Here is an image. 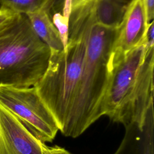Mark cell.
<instances>
[{
    "label": "cell",
    "mask_w": 154,
    "mask_h": 154,
    "mask_svg": "<svg viewBox=\"0 0 154 154\" xmlns=\"http://www.w3.org/2000/svg\"><path fill=\"white\" fill-rule=\"evenodd\" d=\"M153 21L149 23V28L147 32V41L148 43L150 45H153L154 40H153V32H154V25Z\"/></svg>",
    "instance_id": "obj_15"
},
{
    "label": "cell",
    "mask_w": 154,
    "mask_h": 154,
    "mask_svg": "<svg viewBox=\"0 0 154 154\" xmlns=\"http://www.w3.org/2000/svg\"><path fill=\"white\" fill-rule=\"evenodd\" d=\"M0 105L8 109L40 141L51 143L59 127L34 87L0 85Z\"/></svg>",
    "instance_id": "obj_4"
},
{
    "label": "cell",
    "mask_w": 154,
    "mask_h": 154,
    "mask_svg": "<svg viewBox=\"0 0 154 154\" xmlns=\"http://www.w3.org/2000/svg\"><path fill=\"white\" fill-rule=\"evenodd\" d=\"M146 8L147 19L149 24L153 21L154 17V0H143Z\"/></svg>",
    "instance_id": "obj_13"
},
{
    "label": "cell",
    "mask_w": 154,
    "mask_h": 154,
    "mask_svg": "<svg viewBox=\"0 0 154 154\" xmlns=\"http://www.w3.org/2000/svg\"><path fill=\"white\" fill-rule=\"evenodd\" d=\"M124 137L113 154H154V110L149 109L143 126L125 128Z\"/></svg>",
    "instance_id": "obj_7"
},
{
    "label": "cell",
    "mask_w": 154,
    "mask_h": 154,
    "mask_svg": "<svg viewBox=\"0 0 154 154\" xmlns=\"http://www.w3.org/2000/svg\"><path fill=\"white\" fill-rule=\"evenodd\" d=\"M153 45L147 41L122 55H110L103 116L125 128L143 126L153 106Z\"/></svg>",
    "instance_id": "obj_2"
},
{
    "label": "cell",
    "mask_w": 154,
    "mask_h": 154,
    "mask_svg": "<svg viewBox=\"0 0 154 154\" xmlns=\"http://www.w3.org/2000/svg\"><path fill=\"white\" fill-rule=\"evenodd\" d=\"M26 15L34 32L49 46L51 52L64 49L60 35L52 23L45 5Z\"/></svg>",
    "instance_id": "obj_8"
},
{
    "label": "cell",
    "mask_w": 154,
    "mask_h": 154,
    "mask_svg": "<svg viewBox=\"0 0 154 154\" xmlns=\"http://www.w3.org/2000/svg\"><path fill=\"white\" fill-rule=\"evenodd\" d=\"M94 4L71 11L65 48L51 52L34 86L67 137L82 135L103 114L109 61L117 28L94 19Z\"/></svg>",
    "instance_id": "obj_1"
},
{
    "label": "cell",
    "mask_w": 154,
    "mask_h": 154,
    "mask_svg": "<svg viewBox=\"0 0 154 154\" xmlns=\"http://www.w3.org/2000/svg\"><path fill=\"white\" fill-rule=\"evenodd\" d=\"M16 13L11 10L2 7H0V28L4 26Z\"/></svg>",
    "instance_id": "obj_12"
},
{
    "label": "cell",
    "mask_w": 154,
    "mask_h": 154,
    "mask_svg": "<svg viewBox=\"0 0 154 154\" xmlns=\"http://www.w3.org/2000/svg\"><path fill=\"white\" fill-rule=\"evenodd\" d=\"M46 2L47 0H0V4L14 13L27 14L43 7Z\"/></svg>",
    "instance_id": "obj_10"
},
{
    "label": "cell",
    "mask_w": 154,
    "mask_h": 154,
    "mask_svg": "<svg viewBox=\"0 0 154 154\" xmlns=\"http://www.w3.org/2000/svg\"><path fill=\"white\" fill-rule=\"evenodd\" d=\"M98 0H71V11L93 4Z\"/></svg>",
    "instance_id": "obj_14"
},
{
    "label": "cell",
    "mask_w": 154,
    "mask_h": 154,
    "mask_svg": "<svg viewBox=\"0 0 154 154\" xmlns=\"http://www.w3.org/2000/svg\"><path fill=\"white\" fill-rule=\"evenodd\" d=\"M133 0H98L93 8L97 23L108 28H117Z\"/></svg>",
    "instance_id": "obj_9"
},
{
    "label": "cell",
    "mask_w": 154,
    "mask_h": 154,
    "mask_svg": "<svg viewBox=\"0 0 154 154\" xmlns=\"http://www.w3.org/2000/svg\"><path fill=\"white\" fill-rule=\"evenodd\" d=\"M45 144L0 105V154H43Z\"/></svg>",
    "instance_id": "obj_5"
},
{
    "label": "cell",
    "mask_w": 154,
    "mask_h": 154,
    "mask_svg": "<svg viewBox=\"0 0 154 154\" xmlns=\"http://www.w3.org/2000/svg\"><path fill=\"white\" fill-rule=\"evenodd\" d=\"M43 154H72L68 150L58 146H48L46 144L43 147Z\"/></svg>",
    "instance_id": "obj_11"
},
{
    "label": "cell",
    "mask_w": 154,
    "mask_h": 154,
    "mask_svg": "<svg viewBox=\"0 0 154 154\" xmlns=\"http://www.w3.org/2000/svg\"><path fill=\"white\" fill-rule=\"evenodd\" d=\"M51 53L27 15L16 13L0 28V85L34 87L45 74Z\"/></svg>",
    "instance_id": "obj_3"
},
{
    "label": "cell",
    "mask_w": 154,
    "mask_h": 154,
    "mask_svg": "<svg viewBox=\"0 0 154 154\" xmlns=\"http://www.w3.org/2000/svg\"><path fill=\"white\" fill-rule=\"evenodd\" d=\"M149 25L144 1L133 0L117 28L111 55H122L146 42Z\"/></svg>",
    "instance_id": "obj_6"
}]
</instances>
